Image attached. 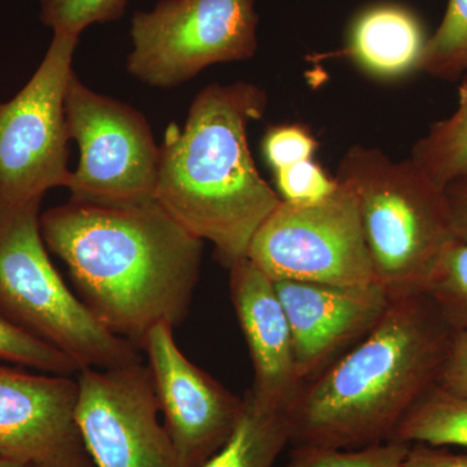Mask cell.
<instances>
[{
	"instance_id": "6da1fadb",
	"label": "cell",
	"mask_w": 467,
	"mask_h": 467,
	"mask_svg": "<svg viewBox=\"0 0 467 467\" xmlns=\"http://www.w3.org/2000/svg\"><path fill=\"white\" fill-rule=\"evenodd\" d=\"M43 241L101 325L142 350L155 326L182 324L201 275L202 241L153 201H69L41 214Z\"/></svg>"
},
{
	"instance_id": "9c48e42d",
	"label": "cell",
	"mask_w": 467,
	"mask_h": 467,
	"mask_svg": "<svg viewBox=\"0 0 467 467\" xmlns=\"http://www.w3.org/2000/svg\"><path fill=\"white\" fill-rule=\"evenodd\" d=\"M66 116L70 140L79 147L67 186L70 201L126 205L155 199L160 146L140 110L90 90L73 73Z\"/></svg>"
},
{
	"instance_id": "44dd1931",
	"label": "cell",
	"mask_w": 467,
	"mask_h": 467,
	"mask_svg": "<svg viewBox=\"0 0 467 467\" xmlns=\"http://www.w3.org/2000/svg\"><path fill=\"white\" fill-rule=\"evenodd\" d=\"M410 445L398 441L356 450L296 445L284 467H405Z\"/></svg>"
},
{
	"instance_id": "603a6c76",
	"label": "cell",
	"mask_w": 467,
	"mask_h": 467,
	"mask_svg": "<svg viewBox=\"0 0 467 467\" xmlns=\"http://www.w3.org/2000/svg\"><path fill=\"white\" fill-rule=\"evenodd\" d=\"M39 18L54 33L79 36L92 24L124 16L128 0H39Z\"/></svg>"
},
{
	"instance_id": "e0dca14e",
	"label": "cell",
	"mask_w": 467,
	"mask_h": 467,
	"mask_svg": "<svg viewBox=\"0 0 467 467\" xmlns=\"http://www.w3.org/2000/svg\"><path fill=\"white\" fill-rule=\"evenodd\" d=\"M391 441L467 448V396L436 384L405 414Z\"/></svg>"
},
{
	"instance_id": "7c38bea8",
	"label": "cell",
	"mask_w": 467,
	"mask_h": 467,
	"mask_svg": "<svg viewBox=\"0 0 467 467\" xmlns=\"http://www.w3.org/2000/svg\"><path fill=\"white\" fill-rule=\"evenodd\" d=\"M78 382L0 362V459L94 467L76 422Z\"/></svg>"
},
{
	"instance_id": "ac0fdd59",
	"label": "cell",
	"mask_w": 467,
	"mask_h": 467,
	"mask_svg": "<svg viewBox=\"0 0 467 467\" xmlns=\"http://www.w3.org/2000/svg\"><path fill=\"white\" fill-rule=\"evenodd\" d=\"M410 159L442 187L467 174V73L457 109L414 144Z\"/></svg>"
},
{
	"instance_id": "d6986e66",
	"label": "cell",
	"mask_w": 467,
	"mask_h": 467,
	"mask_svg": "<svg viewBox=\"0 0 467 467\" xmlns=\"http://www.w3.org/2000/svg\"><path fill=\"white\" fill-rule=\"evenodd\" d=\"M418 72L442 79L467 73V0H448L441 26L427 39Z\"/></svg>"
},
{
	"instance_id": "30bf717a",
	"label": "cell",
	"mask_w": 467,
	"mask_h": 467,
	"mask_svg": "<svg viewBox=\"0 0 467 467\" xmlns=\"http://www.w3.org/2000/svg\"><path fill=\"white\" fill-rule=\"evenodd\" d=\"M76 422L94 467H182L142 362L82 368Z\"/></svg>"
},
{
	"instance_id": "8992f818",
	"label": "cell",
	"mask_w": 467,
	"mask_h": 467,
	"mask_svg": "<svg viewBox=\"0 0 467 467\" xmlns=\"http://www.w3.org/2000/svg\"><path fill=\"white\" fill-rule=\"evenodd\" d=\"M254 0H160L131 17L128 70L143 84L171 88L214 64L257 51Z\"/></svg>"
},
{
	"instance_id": "277c9868",
	"label": "cell",
	"mask_w": 467,
	"mask_h": 467,
	"mask_svg": "<svg viewBox=\"0 0 467 467\" xmlns=\"http://www.w3.org/2000/svg\"><path fill=\"white\" fill-rule=\"evenodd\" d=\"M337 178L358 196L376 284L389 300L426 294L459 238L445 187L410 158L398 161L361 144L344 153Z\"/></svg>"
},
{
	"instance_id": "5bb4252c",
	"label": "cell",
	"mask_w": 467,
	"mask_h": 467,
	"mask_svg": "<svg viewBox=\"0 0 467 467\" xmlns=\"http://www.w3.org/2000/svg\"><path fill=\"white\" fill-rule=\"evenodd\" d=\"M230 294L254 365L251 392L272 407L291 410L304 384L294 340L275 282L248 257L229 267Z\"/></svg>"
},
{
	"instance_id": "ffe728a7",
	"label": "cell",
	"mask_w": 467,
	"mask_h": 467,
	"mask_svg": "<svg viewBox=\"0 0 467 467\" xmlns=\"http://www.w3.org/2000/svg\"><path fill=\"white\" fill-rule=\"evenodd\" d=\"M426 295L454 331H467V239L451 243Z\"/></svg>"
},
{
	"instance_id": "2e32d148",
	"label": "cell",
	"mask_w": 467,
	"mask_h": 467,
	"mask_svg": "<svg viewBox=\"0 0 467 467\" xmlns=\"http://www.w3.org/2000/svg\"><path fill=\"white\" fill-rule=\"evenodd\" d=\"M291 438L290 410L267 405L248 389L229 441L201 467H272Z\"/></svg>"
},
{
	"instance_id": "4fadbf2b",
	"label": "cell",
	"mask_w": 467,
	"mask_h": 467,
	"mask_svg": "<svg viewBox=\"0 0 467 467\" xmlns=\"http://www.w3.org/2000/svg\"><path fill=\"white\" fill-rule=\"evenodd\" d=\"M275 285L290 322L296 374L303 384L364 339L391 303L377 284L278 281Z\"/></svg>"
},
{
	"instance_id": "8fae6325",
	"label": "cell",
	"mask_w": 467,
	"mask_h": 467,
	"mask_svg": "<svg viewBox=\"0 0 467 467\" xmlns=\"http://www.w3.org/2000/svg\"><path fill=\"white\" fill-rule=\"evenodd\" d=\"M142 352L181 466L204 465L232 436L244 398L193 365L175 342L171 325L155 326L144 339Z\"/></svg>"
},
{
	"instance_id": "5b68a950",
	"label": "cell",
	"mask_w": 467,
	"mask_h": 467,
	"mask_svg": "<svg viewBox=\"0 0 467 467\" xmlns=\"http://www.w3.org/2000/svg\"><path fill=\"white\" fill-rule=\"evenodd\" d=\"M41 202L0 201V315L66 353L81 370L142 362V350L101 325L52 265Z\"/></svg>"
},
{
	"instance_id": "7a4b0ae2",
	"label": "cell",
	"mask_w": 467,
	"mask_h": 467,
	"mask_svg": "<svg viewBox=\"0 0 467 467\" xmlns=\"http://www.w3.org/2000/svg\"><path fill=\"white\" fill-rule=\"evenodd\" d=\"M454 333L429 295L391 300L364 339L304 384L290 410L294 447L356 450L391 441L439 384Z\"/></svg>"
},
{
	"instance_id": "4316f807",
	"label": "cell",
	"mask_w": 467,
	"mask_h": 467,
	"mask_svg": "<svg viewBox=\"0 0 467 467\" xmlns=\"http://www.w3.org/2000/svg\"><path fill=\"white\" fill-rule=\"evenodd\" d=\"M405 467H467V454L416 442L410 445Z\"/></svg>"
},
{
	"instance_id": "9a60e30c",
	"label": "cell",
	"mask_w": 467,
	"mask_h": 467,
	"mask_svg": "<svg viewBox=\"0 0 467 467\" xmlns=\"http://www.w3.org/2000/svg\"><path fill=\"white\" fill-rule=\"evenodd\" d=\"M427 39L413 11L396 3H379L352 21L346 55L368 75L399 78L418 72Z\"/></svg>"
},
{
	"instance_id": "7402d4cb",
	"label": "cell",
	"mask_w": 467,
	"mask_h": 467,
	"mask_svg": "<svg viewBox=\"0 0 467 467\" xmlns=\"http://www.w3.org/2000/svg\"><path fill=\"white\" fill-rule=\"evenodd\" d=\"M0 361L39 373L75 376L81 371L66 353L27 334L0 315Z\"/></svg>"
},
{
	"instance_id": "cb8c5ba5",
	"label": "cell",
	"mask_w": 467,
	"mask_h": 467,
	"mask_svg": "<svg viewBox=\"0 0 467 467\" xmlns=\"http://www.w3.org/2000/svg\"><path fill=\"white\" fill-rule=\"evenodd\" d=\"M275 184L282 202L308 205L331 195L337 187V180L331 178L312 159L275 171Z\"/></svg>"
},
{
	"instance_id": "83f0119b",
	"label": "cell",
	"mask_w": 467,
	"mask_h": 467,
	"mask_svg": "<svg viewBox=\"0 0 467 467\" xmlns=\"http://www.w3.org/2000/svg\"><path fill=\"white\" fill-rule=\"evenodd\" d=\"M450 202L454 232L461 239H467V174L445 187Z\"/></svg>"
},
{
	"instance_id": "d4e9b609",
	"label": "cell",
	"mask_w": 467,
	"mask_h": 467,
	"mask_svg": "<svg viewBox=\"0 0 467 467\" xmlns=\"http://www.w3.org/2000/svg\"><path fill=\"white\" fill-rule=\"evenodd\" d=\"M318 143L306 129L300 125L275 126L264 138V156L275 171L297 162L312 160Z\"/></svg>"
},
{
	"instance_id": "52a82bcc",
	"label": "cell",
	"mask_w": 467,
	"mask_h": 467,
	"mask_svg": "<svg viewBox=\"0 0 467 467\" xmlns=\"http://www.w3.org/2000/svg\"><path fill=\"white\" fill-rule=\"evenodd\" d=\"M247 257L275 282L376 284L358 196L340 180L315 204L281 201L252 238Z\"/></svg>"
},
{
	"instance_id": "3957f363",
	"label": "cell",
	"mask_w": 467,
	"mask_h": 467,
	"mask_svg": "<svg viewBox=\"0 0 467 467\" xmlns=\"http://www.w3.org/2000/svg\"><path fill=\"white\" fill-rule=\"evenodd\" d=\"M266 92L248 82L202 88L183 129L171 124L161 146L155 201L181 226L213 244L229 269L281 202L261 177L248 126L265 113Z\"/></svg>"
},
{
	"instance_id": "484cf974",
	"label": "cell",
	"mask_w": 467,
	"mask_h": 467,
	"mask_svg": "<svg viewBox=\"0 0 467 467\" xmlns=\"http://www.w3.org/2000/svg\"><path fill=\"white\" fill-rule=\"evenodd\" d=\"M439 386L457 395L467 396V331H456Z\"/></svg>"
},
{
	"instance_id": "f1b7e54d",
	"label": "cell",
	"mask_w": 467,
	"mask_h": 467,
	"mask_svg": "<svg viewBox=\"0 0 467 467\" xmlns=\"http://www.w3.org/2000/svg\"><path fill=\"white\" fill-rule=\"evenodd\" d=\"M0 467H42L36 463L23 462V461L0 459Z\"/></svg>"
},
{
	"instance_id": "ba28073f",
	"label": "cell",
	"mask_w": 467,
	"mask_h": 467,
	"mask_svg": "<svg viewBox=\"0 0 467 467\" xmlns=\"http://www.w3.org/2000/svg\"><path fill=\"white\" fill-rule=\"evenodd\" d=\"M79 36L54 33L41 66L14 99L0 103V201L23 204L67 187L66 95Z\"/></svg>"
}]
</instances>
